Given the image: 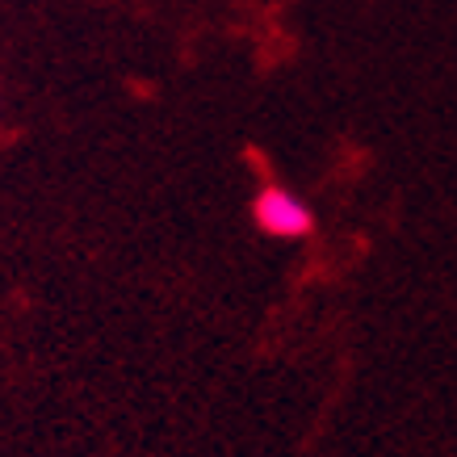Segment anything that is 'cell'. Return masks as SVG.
<instances>
[{
  "label": "cell",
  "mask_w": 457,
  "mask_h": 457,
  "mask_svg": "<svg viewBox=\"0 0 457 457\" xmlns=\"http://www.w3.org/2000/svg\"><path fill=\"white\" fill-rule=\"evenodd\" d=\"M256 222H261V231H269V236L298 239V236H311L315 214H311L306 202H298L290 189L269 185V189H261V197H256Z\"/></svg>",
  "instance_id": "cell-1"
}]
</instances>
